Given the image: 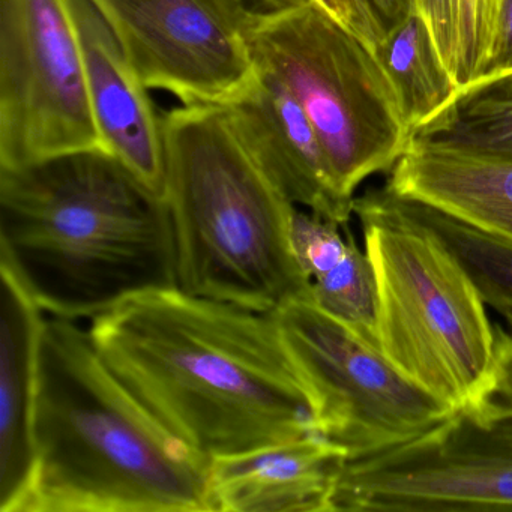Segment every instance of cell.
Here are the masks:
<instances>
[{
	"mask_svg": "<svg viewBox=\"0 0 512 512\" xmlns=\"http://www.w3.org/2000/svg\"><path fill=\"white\" fill-rule=\"evenodd\" d=\"M88 331L107 367L209 461L317 434L274 313L175 287L122 302Z\"/></svg>",
	"mask_w": 512,
	"mask_h": 512,
	"instance_id": "obj_1",
	"label": "cell"
},
{
	"mask_svg": "<svg viewBox=\"0 0 512 512\" xmlns=\"http://www.w3.org/2000/svg\"><path fill=\"white\" fill-rule=\"evenodd\" d=\"M0 263L47 316L74 322L179 287L166 199L106 151L0 169Z\"/></svg>",
	"mask_w": 512,
	"mask_h": 512,
	"instance_id": "obj_2",
	"label": "cell"
},
{
	"mask_svg": "<svg viewBox=\"0 0 512 512\" xmlns=\"http://www.w3.org/2000/svg\"><path fill=\"white\" fill-rule=\"evenodd\" d=\"M35 443L23 512H214L211 461L155 418L74 320L44 323Z\"/></svg>",
	"mask_w": 512,
	"mask_h": 512,
	"instance_id": "obj_3",
	"label": "cell"
},
{
	"mask_svg": "<svg viewBox=\"0 0 512 512\" xmlns=\"http://www.w3.org/2000/svg\"><path fill=\"white\" fill-rule=\"evenodd\" d=\"M161 127L179 289L262 313L311 298L293 251L296 206L251 157L223 107H176Z\"/></svg>",
	"mask_w": 512,
	"mask_h": 512,
	"instance_id": "obj_4",
	"label": "cell"
},
{
	"mask_svg": "<svg viewBox=\"0 0 512 512\" xmlns=\"http://www.w3.org/2000/svg\"><path fill=\"white\" fill-rule=\"evenodd\" d=\"M353 214L377 290V346L413 385L457 410L493 379L496 323L445 242L386 188L355 199Z\"/></svg>",
	"mask_w": 512,
	"mask_h": 512,
	"instance_id": "obj_5",
	"label": "cell"
},
{
	"mask_svg": "<svg viewBox=\"0 0 512 512\" xmlns=\"http://www.w3.org/2000/svg\"><path fill=\"white\" fill-rule=\"evenodd\" d=\"M248 44L313 124L341 190L388 172L410 145L397 92L374 50L316 0L254 16Z\"/></svg>",
	"mask_w": 512,
	"mask_h": 512,
	"instance_id": "obj_6",
	"label": "cell"
},
{
	"mask_svg": "<svg viewBox=\"0 0 512 512\" xmlns=\"http://www.w3.org/2000/svg\"><path fill=\"white\" fill-rule=\"evenodd\" d=\"M493 379L421 436L347 460L331 512L512 511V331L496 323Z\"/></svg>",
	"mask_w": 512,
	"mask_h": 512,
	"instance_id": "obj_7",
	"label": "cell"
},
{
	"mask_svg": "<svg viewBox=\"0 0 512 512\" xmlns=\"http://www.w3.org/2000/svg\"><path fill=\"white\" fill-rule=\"evenodd\" d=\"M274 316L310 392L317 434L347 460L409 442L454 412L313 299L287 302Z\"/></svg>",
	"mask_w": 512,
	"mask_h": 512,
	"instance_id": "obj_8",
	"label": "cell"
},
{
	"mask_svg": "<svg viewBox=\"0 0 512 512\" xmlns=\"http://www.w3.org/2000/svg\"><path fill=\"white\" fill-rule=\"evenodd\" d=\"M80 151L106 145L67 0H0V169Z\"/></svg>",
	"mask_w": 512,
	"mask_h": 512,
	"instance_id": "obj_9",
	"label": "cell"
},
{
	"mask_svg": "<svg viewBox=\"0 0 512 512\" xmlns=\"http://www.w3.org/2000/svg\"><path fill=\"white\" fill-rule=\"evenodd\" d=\"M148 89L227 106L259 76L242 0H92Z\"/></svg>",
	"mask_w": 512,
	"mask_h": 512,
	"instance_id": "obj_10",
	"label": "cell"
},
{
	"mask_svg": "<svg viewBox=\"0 0 512 512\" xmlns=\"http://www.w3.org/2000/svg\"><path fill=\"white\" fill-rule=\"evenodd\" d=\"M223 106L236 136L269 181L295 206L347 226L355 197L347 196L301 104L269 71Z\"/></svg>",
	"mask_w": 512,
	"mask_h": 512,
	"instance_id": "obj_11",
	"label": "cell"
},
{
	"mask_svg": "<svg viewBox=\"0 0 512 512\" xmlns=\"http://www.w3.org/2000/svg\"><path fill=\"white\" fill-rule=\"evenodd\" d=\"M106 151L166 199L163 127L148 88L92 0H67Z\"/></svg>",
	"mask_w": 512,
	"mask_h": 512,
	"instance_id": "obj_12",
	"label": "cell"
},
{
	"mask_svg": "<svg viewBox=\"0 0 512 512\" xmlns=\"http://www.w3.org/2000/svg\"><path fill=\"white\" fill-rule=\"evenodd\" d=\"M0 512H23L37 466L35 419L46 313L0 263Z\"/></svg>",
	"mask_w": 512,
	"mask_h": 512,
	"instance_id": "obj_13",
	"label": "cell"
},
{
	"mask_svg": "<svg viewBox=\"0 0 512 512\" xmlns=\"http://www.w3.org/2000/svg\"><path fill=\"white\" fill-rule=\"evenodd\" d=\"M347 457L319 434L211 460L214 512H331Z\"/></svg>",
	"mask_w": 512,
	"mask_h": 512,
	"instance_id": "obj_14",
	"label": "cell"
},
{
	"mask_svg": "<svg viewBox=\"0 0 512 512\" xmlns=\"http://www.w3.org/2000/svg\"><path fill=\"white\" fill-rule=\"evenodd\" d=\"M385 187L512 242V155L410 142Z\"/></svg>",
	"mask_w": 512,
	"mask_h": 512,
	"instance_id": "obj_15",
	"label": "cell"
},
{
	"mask_svg": "<svg viewBox=\"0 0 512 512\" xmlns=\"http://www.w3.org/2000/svg\"><path fill=\"white\" fill-rule=\"evenodd\" d=\"M296 260L310 281L311 299L377 347V290L373 266L349 226L296 208L292 221Z\"/></svg>",
	"mask_w": 512,
	"mask_h": 512,
	"instance_id": "obj_16",
	"label": "cell"
},
{
	"mask_svg": "<svg viewBox=\"0 0 512 512\" xmlns=\"http://www.w3.org/2000/svg\"><path fill=\"white\" fill-rule=\"evenodd\" d=\"M410 142L485 155H512V71L458 89Z\"/></svg>",
	"mask_w": 512,
	"mask_h": 512,
	"instance_id": "obj_17",
	"label": "cell"
},
{
	"mask_svg": "<svg viewBox=\"0 0 512 512\" xmlns=\"http://www.w3.org/2000/svg\"><path fill=\"white\" fill-rule=\"evenodd\" d=\"M374 53L397 92L410 131L433 118L460 89L416 7L382 38Z\"/></svg>",
	"mask_w": 512,
	"mask_h": 512,
	"instance_id": "obj_18",
	"label": "cell"
},
{
	"mask_svg": "<svg viewBox=\"0 0 512 512\" xmlns=\"http://www.w3.org/2000/svg\"><path fill=\"white\" fill-rule=\"evenodd\" d=\"M388 191L406 214L430 227L445 242L488 307L502 316L512 313L511 241L470 226L427 203Z\"/></svg>",
	"mask_w": 512,
	"mask_h": 512,
	"instance_id": "obj_19",
	"label": "cell"
},
{
	"mask_svg": "<svg viewBox=\"0 0 512 512\" xmlns=\"http://www.w3.org/2000/svg\"><path fill=\"white\" fill-rule=\"evenodd\" d=\"M499 0H460L454 79L458 88L475 82L490 46Z\"/></svg>",
	"mask_w": 512,
	"mask_h": 512,
	"instance_id": "obj_20",
	"label": "cell"
},
{
	"mask_svg": "<svg viewBox=\"0 0 512 512\" xmlns=\"http://www.w3.org/2000/svg\"><path fill=\"white\" fill-rule=\"evenodd\" d=\"M413 2L430 28L440 58L454 76L460 0H413Z\"/></svg>",
	"mask_w": 512,
	"mask_h": 512,
	"instance_id": "obj_21",
	"label": "cell"
},
{
	"mask_svg": "<svg viewBox=\"0 0 512 512\" xmlns=\"http://www.w3.org/2000/svg\"><path fill=\"white\" fill-rule=\"evenodd\" d=\"M508 71H512V0H499L490 46L475 82Z\"/></svg>",
	"mask_w": 512,
	"mask_h": 512,
	"instance_id": "obj_22",
	"label": "cell"
},
{
	"mask_svg": "<svg viewBox=\"0 0 512 512\" xmlns=\"http://www.w3.org/2000/svg\"><path fill=\"white\" fill-rule=\"evenodd\" d=\"M334 14L347 28L352 29L371 49L376 50L383 35L365 0H316Z\"/></svg>",
	"mask_w": 512,
	"mask_h": 512,
	"instance_id": "obj_23",
	"label": "cell"
},
{
	"mask_svg": "<svg viewBox=\"0 0 512 512\" xmlns=\"http://www.w3.org/2000/svg\"><path fill=\"white\" fill-rule=\"evenodd\" d=\"M383 37L415 7L413 0H365Z\"/></svg>",
	"mask_w": 512,
	"mask_h": 512,
	"instance_id": "obj_24",
	"label": "cell"
},
{
	"mask_svg": "<svg viewBox=\"0 0 512 512\" xmlns=\"http://www.w3.org/2000/svg\"><path fill=\"white\" fill-rule=\"evenodd\" d=\"M248 10L254 16H266V14L278 13L287 8L299 7L307 4L310 0H242Z\"/></svg>",
	"mask_w": 512,
	"mask_h": 512,
	"instance_id": "obj_25",
	"label": "cell"
},
{
	"mask_svg": "<svg viewBox=\"0 0 512 512\" xmlns=\"http://www.w3.org/2000/svg\"><path fill=\"white\" fill-rule=\"evenodd\" d=\"M503 319L506 320V323H508V328L511 329L512 331V313L505 314V316H503Z\"/></svg>",
	"mask_w": 512,
	"mask_h": 512,
	"instance_id": "obj_26",
	"label": "cell"
}]
</instances>
